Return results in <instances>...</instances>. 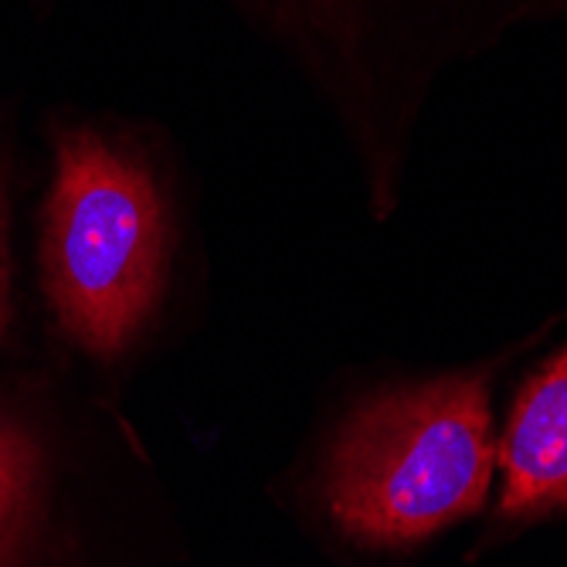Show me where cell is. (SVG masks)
Instances as JSON below:
<instances>
[{
	"label": "cell",
	"mask_w": 567,
	"mask_h": 567,
	"mask_svg": "<svg viewBox=\"0 0 567 567\" xmlns=\"http://www.w3.org/2000/svg\"><path fill=\"white\" fill-rule=\"evenodd\" d=\"M496 466L483 378L394 391L357 411L330 462V509L368 544H415L476 513Z\"/></svg>",
	"instance_id": "2"
},
{
	"label": "cell",
	"mask_w": 567,
	"mask_h": 567,
	"mask_svg": "<svg viewBox=\"0 0 567 567\" xmlns=\"http://www.w3.org/2000/svg\"><path fill=\"white\" fill-rule=\"evenodd\" d=\"M269 28L279 44L320 82L333 106L350 120L357 140L381 143L404 55L408 79H419V24H429L422 0H238ZM439 11V0H435ZM442 18V14H439Z\"/></svg>",
	"instance_id": "3"
},
{
	"label": "cell",
	"mask_w": 567,
	"mask_h": 567,
	"mask_svg": "<svg viewBox=\"0 0 567 567\" xmlns=\"http://www.w3.org/2000/svg\"><path fill=\"white\" fill-rule=\"evenodd\" d=\"M496 458L506 517L567 506V347L520 391Z\"/></svg>",
	"instance_id": "4"
},
{
	"label": "cell",
	"mask_w": 567,
	"mask_h": 567,
	"mask_svg": "<svg viewBox=\"0 0 567 567\" xmlns=\"http://www.w3.org/2000/svg\"><path fill=\"white\" fill-rule=\"evenodd\" d=\"M8 323V255H4V177H0V333Z\"/></svg>",
	"instance_id": "6"
},
{
	"label": "cell",
	"mask_w": 567,
	"mask_h": 567,
	"mask_svg": "<svg viewBox=\"0 0 567 567\" xmlns=\"http://www.w3.org/2000/svg\"><path fill=\"white\" fill-rule=\"evenodd\" d=\"M34 449L31 442L0 425V567H8L18 540L24 534L28 513H31V496H34Z\"/></svg>",
	"instance_id": "5"
},
{
	"label": "cell",
	"mask_w": 567,
	"mask_h": 567,
	"mask_svg": "<svg viewBox=\"0 0 567 567\" xmlns=\"http://www.w3.org/2000/svg\"><path fill=\"white\" fill-rule=\"evenodd\" d=\"M41 259L65 333L102 357L123 350L164 272L161 187L133 150L89 126L59 133Z\"/></svg>",
	"instance_id": "1"
}]
</instances>
